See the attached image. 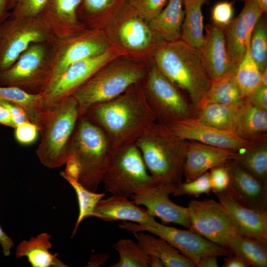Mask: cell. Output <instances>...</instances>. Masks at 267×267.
Here are the masks:
<instances>
[{
	"instance_id": "cell-1",
	"label": "cell",
	"mask_w": 267,
	"mask_h": 267,
	"mask_svg": "<svg viewBox=\"0 0 267 267\" xmlns=\"http://www.w3.org/2000/svg\"><path fill=\"white\" fill-rule=\"evenodd\" d=\"M84 115L104 131L112 148L134 143L156 122L141 82L112 100L92 106Z\"/></svg>"
},
{
	"instance_id": "cell-2",
	"label": "cell",
	"mask_w": 267,
	"mask_h": 267,
	"mask_svg": "<svg viewBox=\"0 0 267 267\" xmlns=\"http://www.w3.org/2000/svg\"><path fill=\"white\" fill-rule=\"evenodd\" d=\"M154 63L159 71L178 88L185 91L198 111L203 105L211 81L200 49L180 39L164 42L154 52Z\"/></svg>"
},
{
	"instance_id": "cell-3",
	"label": "cell",
	"mask_w": 267,
	"mask_h": 267,
	"mask_svg": "<svg viewBox=\"0 0 267 267\" xmlns=\"http://www.w3.org/2000/svg\"><path fill=\"white\" fill-rule=\"evenodd\" d=\"M188 142L156 122L134 144L156 184L176 185L183 176Z\"/></svg>"
},
{
	"instance_id": "cell-4",
	"label": "cell",
	"mask_w": 267,
	"mask_h": 267,
	"mask_svg": "<svg viewBox=\"0 0 267 267\" xmlns=\"http://www.w3.org/2000/svg\"><path fill=\"white\" fill-rule=\"evenodd\" d=\"M79 116L72 96L45 106L38 113L35 125L41 139L36 153L44 166L59 168L70 158V144Z\"/></svg>"
},
{
	"instance_id": "cell-5",
	"label": "cell",
	"mask_w": 267,
	"mask_h": 267,
	"mask_svg": "<svg viewBox=\"0 0 267 267\" xmlns=\"http://www.w3.org/2000/svg\"><path fill=\"white\" fill-rule=\"evenodd\" d=\"M112 147L104 131L86 115L80 116L70 144V155L79 162L78 181L95 192Z\"/></svg>"
},
{
	"instance_id": "cell-6",
	"label": "cell",
	"mask_w": 267,
	"mask_h": 267,
	"mask_svg": "<svg viewBox=\"0 0 267 267\" xmlns=\"http://www.w3.org/2000/svg\"><path fill=\"white\" fill-rule=\"evenodd\" d=\"M148 70L129 62H109L70 96L76 101L79 116L92 106L112 100L133 85L142 82Z\"/></svg>"
},
{
	"instance_id": "cell-7",
	"label": "cell",
	"mask_w": 267,
	"mask_h": 267,
	"mask_svg": "<svg viewBox=\"0 0 267 267\" xmlns=\"http://www.w3.org/2000/svg\"><path fill=\"white\" fill-rule=\"evenodd\" d=\"M54 39L31 44L11 67L0 71V86L16 87L33 94L44 93L52 75Z\"/></svg>"
},
{
	"instance_id": "cell-8",
	"label": "cell",
	"mask_w": 267,
	"mask_h": 267,
	"mask_svg": "<svg viewBox=\"0 0 267 267\" xmlns=\"http://www.w3.org/2000/svg\"><path fill=\"white\" fill-rule=\"evenodd\" d=\"M101 182L106 191L128 198L156 184L134 143L112 148Z\"/></svg>"
},
{
	"instance_id": "cell-9",
	"label": "cell",
	"mask_w": 267,
	"mask_h": 267,
	"mask_svg": "<svg viewBox=\"0 0 267 267\" xmlns=\"http://www.w3.org/2000/svg\"><path fill=\"white\" fill-rule=\"evenodd\" d=\"M141 84L156 122L170 126L194 117L193 109L178 88L159 71L154 63Z\"/></svg>"
},
{
	"instance_id": "cell-10",
	"label": "cell",
	"mask_w": 267,
	"mask_h": 267,
	"mask_svg": "<svg viewBox=\"0 0 267 267\" xmlns=\"http://www.w3.org/2000/svg\"><path fill=\"white\" fill-rule=\"evenodd\" d=\"M54 38L40 17H9L0 24V71L11 67L31 44Z\"/></svg>"
},
{
	"instance_id": "cell-11",
	"label": "cell",
	"mask_w": 267,
	"mask_h": 267,
	"mask_svg": "<svg viewBox=\"0 0 267 267\" xmlns=\"http://www.w3.org/2000/svg\"><path fill=\"white\" fill-rule=\"evenodd\" d=\"M119 227L132 233L147 231L162 238L195 265L202 257L207 255L225 257L232 254L229 250L218 246L192 230L168 226L157 222L155 219L145 224L124 221Z\"/></svg>"
},
{
	"instance_id": "cell-12",
	"label": "cell",
	"mask_w": 267,
	"mask_h": 267,
	"mask_svg": "<svg viewBox=\"0 0 267 267\" xmlns=\"http://www.w3.org/2000/svg\"><path fill=\"white\" fill-rule=\"evenodd\" d=\"M53 44V72L49 87L71 64L101 55L109 49L103 34L95 29L86 28L66 38L55 37Z\"/></svg>"
},
{
	"instance_id": "cell-13",
	"label": "cell",
	"mask_w": 267,
	"mask_h": 267,
	"mask_svg": "<svg viewBox=\"0 0 267 267\" xmlns=\"http://www.w3.org/2000/svg\"><path fill=\"white\" fill-rule=\"evenodd\" d=\"M187 208L190 230L227 249L228 239L237 231L231 218L219 202L213 199L193 200L188 203Z\"/></svg>"
},
{
	"instance_id": "cell-14",
	"label": "cell",
	"mask_w": 267,
	"mask_h": 267,
	"mask_svg": "<svg viewBox=\"0 0 267 267\" xmlns=\"http://www.w3.org/2000/svg\"><path fill=\"white\" fill-rule=\"evenodd\" d=\"M114 58L113 52L109 49L101 55L71 64L43 93L44 107L70 96Z\"/></svg>"
},
{
	"instance_id": "cell-15",
	"label": "cell",
	"mask_w": 267,
	"mask_h": 267,
	"mask_svg": "<svg viewBox=\"0 0 267 267\" xmlns=\"http://www.w3.org/2000/svg\"><path fill=\"white\" fill-rule=\"evenodd\" d=\"M175 187L173 184H155L136 192L131 197L136 205L144 206L152 216L190 229L187 208L175 204L169 198Z\"/></svg>"
},
{
	"instance_id": "cell-16",
	"label": "cell",
	"mask_w": 267,
	"mask_h": 267,
	"mask_svg": "<svg viewBox=\"0 0 267 267\" xmlns=\"http://www.w3.org/2000/svg\"><path fill=\"white\" fill-rule=\"evenodd\" d=\"M169 127L176 135L185 140L235 151L244 149L250 141L241 138L232 132L204 124L195 117L177 122Z\"/></svg>"
},
{
	"instance_id": "cell-17",
	"label": "cell",
	"mask_w": 267,
	"mask_h": 267,
	"mask_svg": "<svg viewBox=\"0 0 267 267\" xmlns=\"http://www.w3.org/2000/svg\"><path fill=\"white\" fill-rule=\"evenodd\" d=\"M263 13L255 0H245L239 15L224 28L227 51L236 68L245 55L254 27Z\"/></svg>"
},
{
	"instance_id": "cell-18",
	"label": "cell",
	"mask_w": 267,
	"mask_h": 267,
	"mask_svg": "<svg viewBox=\"0 0 267 267\" xmlns=\"http://www.w3.org/2000/svg\"><path fill=\"white\" fill-rule=\"evenodd\" d=\"M225 164L229 175L228 191L241 205L249 208L267 211V184L251 174L234 160Z\"/></svg>"
},
{
	"instance_id": "cell-19",
	"label": "cell",
	"mask_w": 267,
	"mask_h": 267,
	"mask_svg": "<svg viewBox=\"0 0 267 267\" xmlns=\"http://www.w3.org/2000/svg\"><path fill=\"white\" fill-rule=\"evenodd\" d=\"M216 195L237 232L267 244V211L253 210L241 205L227 189Z\"/></svg>"
},
{
	"instance_id": "cell-20",
	"label": "cell",
	"mask_w": 267,
	"mask_h": 267,
	"mask_svg": "<svg viewBox=\"0 0 267 267\" xmlns=\"http://www.w3.org/2000/svg\"><path fill=\"white\" fill-rule=\"evenodd\" d=\"M224 27L213 23L205 27L206 34L200 49L203 65L210 81L228 72H236V68L228 56Z\"/></svg>"
},
{
	"instance_id": "cell-21",
	"label": "cell",
	"mask_w": 267,
	"mask_h": 267,
	"mask_svg": "<svg viewBox=\"0 0 267 267\" xmlns=\"http://www.w3.org/2000/svg\"><path fill=\"white\" fill-rule=\"evenodd\" d=\"M82 0H47L40 17L53 35L64 38L86 28L78 17Z\"/></svg>"
},
{
	"instance_id": "cell-22",
	"label": "cell",
	"mask_w": 267,
	"mask_h": 267,
	"mask_svg": "<svg viewBox=\"0 0 267 267\" xmlns=\"http://www.w3.org/2000/svg\"><path fill=\"white\" fill-rule=\"evenodd\" d=\"M183 176L191 181L211 169L232 160L236 152L188 140Z\"/></svg>"
},
{
	"instance_id": "cell-23",
	"label": "cell",
	"mask_w": 267,
	"mask_h": 267,
	"mask_svg": "<svg viewBox=\"0 0 267 267\" xmlns=\"http://www.w3.org/2000/svg\"><path fill=\"white\" fill-rule=\"evenodd\" d=\"M125 6L127 16L118 31L119 39L123 46L134 51H141L152 46L157 49L165 42L126 0Z\"/></svg>"
},
{
	"instance_id": "cell-24",
	"label": "cell",
	"mask_w": 267,
	"mask_h": 267,
	"mask_svg": "<svg viewBox=\"0 0 267 267\" xmlns=\"http://www.w3.org/2000/svg\"><path fill=\"white\" fill-rule=\"evenodd\" d=\"M93 217L104 221L121 220L145 224L154 219L146 210L136 205L128 198L114 195L100 199L94 210Z\"/></svg>"
},
{
	"instance_id": "cell-25",
	"label": "cell",
	"mask_w": 267,
	"mask_h": 267,
	"mask_svg": "<svg viewBox=\"0 0 267 267\" xmlns=\"http://www.w3.org/2000/svg\"><path fill=\"white\" fill-rule=\"evenodd\" d=\"M50 238L49 234L44 232L21 241L16 247L15 257H26L32 267H68L58 258L57 253L49 252L52 247Z\"/></svg>"
},
{
	"instance_id": "cell-26",
	"label": "cell",
	"mask_w": 267,
	"mask_h": 267,
	"mask_svg": "<svg viewBox=\"0 0 267 267\" xmlns=\"http://www.w3.org/2000/svg\"><path fill=\"white\" fill-rule=\"evenodd\" d=\"M137 243L148 255L160 259L166 267H195V264L165 240L142 231L133 232Z\"/></svg>"
},
{
	"instance_id": "cell-27",
	"label": "cell",
	"mask_w": 267,
	"mask_h": 267,
	"mask_svg": "<svg viewBox=\"0 0 267 267\" xmlns=\"http://www.w3.org/2000/svg\"><path fill=\"white\" fill-rule=\"evenodd\" d=\"M183 0H169L161 12L148 23L151 29L165 42L180 39L184 17Z\"/></svg>"
},
{
	"instance_id": "cell-28",
	"label": "cell",
	"mask_w": 267,
	"mask_h": 267,
	"mask_svg": "<svg viewBox=\"0 0 267 267\" xmlns=\"http://www.w3.org/2000/svg\"><path fill=\"white\" fill-rule=\"evenodd\" d=\"M232 160L267 184V134L250 141L246 147L235 152Z\"/></svg>"
},
{
	"instance_id": "cell-29",
	"label": "cell",
	"mask_w": 267,
	"mask_h": 267,
	"mask_svg": "<svg viewBox=\"0 0 267 267\" xmlns=\"http://www.w3.org/2000/svg\"><path fill=\"white\" fill-rule=\"evenodd\" d=\"M267 110L254 105L246 98L240 108L234 133L252 141L267 134Z\"/></svg>"
},
{
	"instance_id": "cell-30",
	"label": "cell",
	"mask_w": 267,
	"mask_h": 267,
	"mask_svg": "<svg viewBox=\"0 0 267 267\" xmlns=\"http://www.w3.org/2000/svg\"><path fill=\"white\" fill-rule=\"evenodd\" d=\"M206 0H183L184 17L180 40L193 47L200 49L204 39L202 5Z\"/></svg>"
},
{
	"instance_id": "cell-31",
	"label": "cell",
	"mask_w": 267,
	"mask_h": 267,
	"mask_svg": "<svg viewBox=\"0 0 267 267\" xmlns=\"http://www.w3.org/2000/svg\"><path fill=\"white\" fill-rule=\"evenodd\" d=\"M267 245L237 232L228 239L227 249L232 254L246 260L251 267H266Z\"/></svg>"
},
{
	"instance_id": "cell-32",
	"label": "cell",
	"mask_w": 267,
	"mask_h": 267,
	"mask_svg": "<svg viewBox=\"0 0 267 267\" xmlns=\"http://www.w3.org/2000/svg\"><path fill=\"white\" fill-rule=\"evenodd\" d=\"M243 102L239 105L207 103L197 111V116L195 117L206 125L234 133L240 108Z\"/></svg>"
},
{
	"instance_id": "cell-33",
	"label": "cell",
	"mask_w": 267,
	"mask_h": 267,
	"mask_svg": "<svg viewBox=\"0 0 267 267\" xmlns=\"http://www.w3.org/2000/svg\"><path fill=\"white\" fill-rule=\"evenodd\" d=\"M235 74V72H228L211 81L205 94L203 105L207 103L227 105L242 104L246 98L242 95L240 91Z\"/></svg>"
},
{
	"instance_id": "cell-34",
	"label": "cell",
	"mask_w": 267,
	"mask_h": 267,
	"mask_svg": "<svg viewBox=\"0 0 267 267\" xmlns=\"http://www.w3.org/2000/svg\"><path fill=\"white\" fill-rule=\"evenodd\" d=\"M250 42H248L245 55L237 67L235 74L237 85L245 98L252 93L261 84V72L250 54Z\"/></svg>"
},
{
	"instance_id": "cell-35",
	"label": "cell",
	"mask_w": 267,
	"mask_h": 267,
	"mask_svg": "<svg viewBox=\"0 0 267 267\" xmlns=\"http://www.w3.org/2000/svg\"><path fill=\"white\" fill-rule=\"evenodd\" d=\"M60 175L74 189L78 202L79 215L72 233H76L81 222L85 219L93 217L94 210L98 202L105 196L104 193H95L85 188L78 180L65 176L62 172Z\"/></svg>"
},
{
	"instance_id": "cell-36",
	"label": "cell",
	"mask_w": 267,
	"mask_h": 267,
	"mask_svg": "<svg viewBox=\"0 0 267 267\" xmlns=\"http://www.w3.org/2000/svg\"><path fill=\"white\" fill-rule=\"evenodd\" d=\"M0 99L16 102L27 111L31 122L35 124L38 113L44 107L43 94H33L14 87L0 86Z\"/></svg>"
},
{
	"instance_id": "cell-37",
	"label": "cell",
	"mask_w": 267,
	"mask_h": 267,
	"mask_svg": "<svg viewBox=\"0 0 267 267\" xmlns=\"http://www.w3.org/2000/svg\"><path fill=\"white\" fill-rule=\"evenodd\" d=\"M112 247L119 253L120 259L110 267H148V255L131 239H121Z\"/></svg>"
},
{
	"instance_id": "cell-38",
	"label": "cell",
	"mask_w": 267,
	"mask_h": 267,
	"mask_svg": "<svg viewBox=\"0 0 267 267\" xmlns=\"http://www.w3.org/2000/svg\"><path fill=\"white\" fill-rule=\"evenodd\" d=\"M250 54L261 72L267 68V27L262 15L253 29L249 46Z\"/></svg>"
},
{
	"instance_id": "cell-39",
	"label": "cell",
	"mask_w": 267,
	"mask_h": 267,
	"mask_svg": "<svg viewBox=\"0 0 267 267\" xmlns=\"http://www.w3.org/2000/svg\"><path fill=\"white\" fill-rule=\"evenodd\" d=\"M47 0H9V17H39Z\"/></svg>"
},
{
	"instance_id": "cell-40",
	"label": "cell",
	"mask_w": 267,
	"mask_h": 267,
	"mask_svg": "<svg viewBox=\"0 0 267 267\" xmlns=\"http://www.w3.org/2000/svg\"><path fill=\"white\" fill-rule=\"evenodd\" d=\"M211 191L210 174L209 172H206L191 181L177 184L173 195L180 196L187 195L198 197L202 194L209 195Z\"/></svg>"
},
{
	"instance_id": "cell-41",
	"label": "cell",
	"mask_w": 267,
	"mask_h": 267,
	"mask_svg": "<svg viewBox=\"0 0 267 267\" xmlns=\"http://www.w3.org/2000/svg\"><path fill=\"white\" fill-rule=\"evenodd\" d=\"M147 23L157 16L168 0H125Z\"/></svg>"
},
{
	"instance_id": "cell-42",
	"label": "cell",
	"mask_w": 267,
	"mask_h": 267,
	"mask_svg": "<svg viewBox=\"0 0 267 267\" xmlns=\"http://www.w3.org/2000/svg\"><path fill=\"white\" fill-rule=\"evenodd\" d=\"M119 0H82L79 8L88 24H90L98 15L110 9Z\"/></svg>"
},
{
	"instance_id": "cell-43",
	"label": "cell",
	"mask_w": 267,
	"mask_h": 267,
	"mask_svg": "<svg viewBox=\"0 0 267 267\" xmlns=\"http://www.w3.org/2000/svg\"><path fill=\"white\" fill-rule=\"evenodd\" d=\"M209 172L211 191L215 194L227 189L229 184V175L225 164L215 167Z\"/></svg>"
},
{
	"instance_id": "cell-44",
	"label": "cell",
	"mask_w": 267,
	"mask_h": 267,
	"mask_svg": "<svg viewBox=\"0 0 267 267\" xmlns=\"http://www.w3.org/2000/svg\"><path fill=\"white\" fill-rule=\"evenodd\" d=\"M233 2L223 1L215 4L212 10V23L225 27L232 19Z\"/></svg>"
},
{
	"instance_id": "cell-45",
	"label": "cell",
	"mask_w": 267,
	"mask_h": 267,
	"mask_svg": "<svg viewBox=\"0 0 267 267\" xmlns=\"http://www.w3.org/2000/svg\"><path fill=\"white\" fill-rule=\"evenodd\" d=\"M14 136L18 142L29 145L35 141L38 134L37 126L30 121L23 122L14 128Z\"/></svg>"
},
{
	"instance_id": "cell-46",
	"label": "cell",
	"mask_w": 267,
	"mask_h": 267,
	"mask_svg": "<svg viewBox=\"0 0 267 267\" xmlns=\"http://www.w3.org/2000/svg\"><path fill=\"white\" fill-rule=\"evenodd\" d=\"M0 105L8 110L15 127L23 122L30 121L27 111L20 104L11 101L0 99Z\"/></svg>"
},
{
	"instance_id": "cell-47",
	"label": "cell",
	"mask_w": 267,
	"mask_h": 267,
	"mask_svg": "<svg viewBox=\"0 0 267 267\" xmlns=\"http://www.w3.org/2000/svg\"><path fill=\"white\" fill-rule=\"evenodd\" d=\"M254 105L267 110V87L260 85L246 97Z\"/></svg>"
},
{
	"instance_id": "cell-48",
	"label": "cell",
	"mask_w": 267,
	"mask_h": 267,
	"mask_svg": "<svg viewBox=\"0 0 267 267\" xmlns=\"http://www.w3.org/2000/svg\"><path fill=\"white\" fill-rule=\"evenodd\" d=\"M66 168L63 173L66 176L78 180L81 168L78 161L73 157L68 159L65 163Z\"/></svg>"
},
{
	"instance_id": "cell-49",
	"label": "cell",
	"mask_w": 267,
	"mask_h": 267,
	"mask_svg": "<svg viewBox=\"0 0 267 267\" xmlns=\"http://www.w3.org/2000/svg\"><path fill=\"white\" fill-rule=\"evenodd\" d=\"M222 267H250L249 263L243 258L236 255L225 256Z\"/></svg>"
},
{
	"instance_id": "cell-50",
	"label": "cell",
	"mask_w": 267,
	"mask_h": 267,
	"mask_svg": "<svg viewBox=\"0 0 267 267\" xmlns=\"http://www.w3.org/2000/svg\"><path fill=\"white\" fill-rule=\"evenodd\" d=\"M0 244L3 255L5 257L8 256L10 254L11 249L14 246V242L13 240L3 231L0 225Z\"/></svg>"
},
{
	"instance_id": "cell-51",
	"label": "cell",
	"mask_w": 267,
	"mask_h": 267,
	"mask_svg": "<svg viewBox=\"0 0 267 267\" xmlns=\"http://www.w3.org/2000/svg\"><path fill=\"white\" fill-rule=\"evenodd\" d=\"M219 256L209 255L202 257L196 264L198 267H218V259Z\"/></svg>"
},
{
	"instance_id": "cell-52",
	"label": "cell",
	"mask_w": 267,
	"mask_h": 267,
	"mask_svg": "<svg viewBox=\"0 0 267 267\" xmlns=\"http://www.w3.org/2000/svg\"><path fill=\"white\" fill-rule=\"evenodd\" d=\"M0 124L14 129L15 128L9 112L1 105H0Z\"/></svg>"
},
{
	"instance_id": "cell-53",
	"label": "cell",
	"mask_w": 267,
	"mask_h": 267,
	"mask_svg": "<svg viewBox=\"0 0 267 267\" xmlns=\"http://www.w3.org/2000/svg\"><path fill=\"white\" fill-rule=\"evenodd\" d=\"M109 258V255L100 254L93 255L90 258V260L88 263L89 267H99L104 265Z\"/></svg>"
},
{
	"instance_id": "cell-54",
	"label": "cell",
	"mask_w": 267,
	"mask_h": 267,
	"mask_svg": "<svg viewBox=\"0 0 267 267\" xmlns=\"http://www.w3.org/2000/svg\"><path fill=\"white\" fill-rule=\"evenodd\" d=\"M9 0H0V24L8 18L10 11L8 9Z\"/></svg>"
},
{
	"instance_id": "cell-55",
	"label": "cell",
	"mask_w": 267,
	"mask_h": 267,
	"mask_svg": "<svg viewBox=\"0 0 267 267\" xmlns=\"http://www.w3.org/2000/svg\"><path fill=\"white\" fill-rule=\"evenodd\" d=\"M147 263L148 267H164L161 260L153 256L148 255Z\"/></svg>"
},
{
	"instance_id": "cell-56",
	"label": "cell",
	"mask_w": 267,
	"mask_h": 267,
	"mask_svg": "<svg viewBox=\"0 0 267 267\" xmlns=\"http://www.w3.org/2000/svg\"><path fill=\"white\" fill-rule=\"evenodd\" d=\"M259 7L264 13L267 11V0H255Z\"/></svg>"
},
{
	"instance_id": "cell-57",
	"label": "cell",
	"mask_w": 267,
	"mask_h": 267,
	"mask_svg": "<svg viewBox=\"0 0 267 267\" xmlns=\"http://www.w3.org/2000/svg\"><path fill=\"white\" fill-rule=\"evenodd\" d=\"M260 81L261 85L267 87V68L261 72Z\"/></svg>"
}]
</instances>
